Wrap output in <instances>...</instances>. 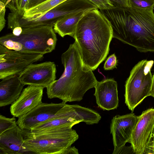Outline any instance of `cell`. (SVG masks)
<instances>
[{"instance_id":"cell-1","label":"cell","mask_w":154,"mask_h":154,"mask_svg":"<svg viewBox=\"0 0 154 154\" xmlns=\"http://www.w3.org/2000/svg\"><path fill=\"white\" fill-rule=\"evenodd\" d=\"M153 9L114 6L100 11L111 23L113 38L146 53L154 52Z\"/></svg>"},{"instance_id":"cell-7","label":"cell","mask_w":154,"mask_h":154,"mask_svg":"<svg viewBox=\"0 0 154 154\" xmlns=\"http://www.w3.org/2000/svg\"><path fill=\"white\" fill-rule=\"evenodd\" d=\"M153 60L139 61L132 68L125 85V102L133 112L146 97L150 96L153 75L151 70Z\"/></svg>"},{"instance_id":"cell-19","label":"cell","mask_w":154,"mask_h":154,"mask_svg":"<svg viewBox=\"0 0 154 154\" xmlns=\"http://www.w3.org/2000/svg\"><path fill=\"white\" fill-rule=\"evenodd\" d=\"M66 0H48L29 9L25 10L23 14H20L23 18L28 19L37 18L44 15L50 9Z\"/></svg>"},{"instance_id":"cell-20","label":"cell","mask_w":154,"mask_h":154,"mask_svg":"<svg viewBox=\"0 0 154 154\" xmlns=\"http://www.w3.org/2000/svg\"><path fill=\"white\" fill-rule=\"evenodd\" d=\"M29 0H12L6 6L11 12L17 11L20 14H23L25 9Z\"/></svg>"},{"instance_id":"cell-30","label":"cell","mask_w":154,"mask_h":154,"mask_svg":"<svg viewBox=\"0 0 154 154\" xmlns=\"http://www.w3.org/2000/svg\"><path fill=\"white\" fill-rule=\"evenodd\" d=\"M78 150L75 147L70 146L64 152L63 154H78Z\"/></svg>"},{"instance_id":"cell-14","label":"cell","mask_w":154,"mask_h":154,"mask_svg":"<svg viewBox=\"0 0 154 154\" xmlns=\"http://www.w3.org/2000/svg\"><path fill=\"white\" fill-rule=\"evenodd\" d=\"M44 88L41 87L28 85L23 89L19 98L11 104V114L18 118L42 103Z\"/></svg>"},{"instance_id":"cell-17","label":"cell","mask_w":154,"mask_h":154,"mask_svg":"<svg viewBox=\"0 0 154 154\" xmlns=\"http://www.w3.org/2000/svg\"><path fill=\"white\" fill-rule=\"evenodd\" d=\"M19 74L6 77L0 82V107L11 104L21 94L25 85L19 79Z\"/></svg>"},{"instance_id":"cell-6","label":"cell","mask_w":154,"mask_h":154,"mask_svg":"<svg viewBox=\"0 0 154 154\" xmlns=\"http://www.w3.org/2000/svg\"><path fill=\"white\" fill-rule=\"evenodd\" d=\"M96 9H98L97 7L89 0H67L35 19L23 18L15 11L8 15V28L12 31L17 26L24 28L46 25L53 27L58 20L67 14Z\"/></svg>"},{"instance_id":"cell-4","label":"cell","mask_w":154,"mask_h":154,"mask_svg":"<svg viewBox=\"0 0 154 154\" xmlns=\"http://www.w3.org/2000/svg\"><path fill=\"white\" fill-rule=\"evenodd\" d=\"M18 36L12 33L0 38V44L7 48L21 52L44 55L55 48L57 38L53 27L40 26L22 28Z\"/></svg>"},{"instance_id":"cell-29","label":"cell","mask_w":154,"mask_h":154,"mask_svg":"<svg viewBox=\"0 0 154 154\" xmlns=\"http://www.w3.org/2000/svg\"><path fill=\"white\" fill-rule=\"evenodd\" d=\"M48 0H29L25 10L29 9Z\"/></svg>"},{"instance_id":"cell-8","label":"cell","mask_w":154,"mask_h":154,"mask_svg":"<svg viewBox=\"0 0 154 154\" xmlns=\"http://www.w3.org/2000/svg\"><path fill=\"white\" fill-rule=\"evenodd\" d=\"M43 55L11 50L0 44V79L19 74L29 65L42 60Z\"/></svg>"},{"instance_id":"cell-18","label":"cell","mask_w":154,"mask_h":154,"mask_svg":"<svg viewBox=\"0 0 154 154\" xmlns=\"http://www.w3.org/2000/svg\"><path fill=\"white\" fill-rule=\"evenodd\" d=\"M88 11L73 13L63 17L55 23L54 32L63 38L66 35L73 37L78 22Z\"/></svg>"},{"instance_id":"cell-27","label":"cell","mask_w":154,"mask_h":154,"mask_svg":"<svg viewBox=\"0 0 154 154\" xmlns=\"http://www.w3.org/2000/svg\"><path fill=\"white\" fill-rule=\"evenodd\" d=\"M115 7L126 8L131 7L128 0H110Z\"/></svg>"},{"instance_id":"cell-25","label":"cell","mask_w":154,"mask_h":154,"mask_svg":"<svg viewBox=\"0 0 154 154\" xmlns=\"http://www.w3.org/2000/svg\"><path fill=\"white\" fill-rule=\"evenodd\" d=\"M6 6L5 4L0 1V32L5 26L6 20L5 19Z\"/></svg>"},{"instance_id":"cell-28","label":"cell","mask_w":154,"mask_h":154,"mask_svg":"<svg viewBox=\"0 0 154 154\" xmlns=\"http://www.w3.org/2000/svg\"><path fill=\"white\" fill-rule=\"evenodd\" d=\"M143 154H154V140L153 138L146 147Z\"/></svg>"},{"instance_id":"cell-15","label":"cell","mask_w":154,"mask_h":154,"mask_svg":"<svg viewBox=\"0 0 154 154\" xmlns=\"http://www.w3.org/2000/svg\"><path fill=\"white\" fill-rule=\"evenodd\" d=\"M97 104L103 110H110L118 106L117 85L113 79L97 81L94 87Z\"/></svg>"},{"instance_id":"cell-33","label":"cell","mask_w":154,"mask_h":154,"mask_svg":"<svg viewBox=\"0 0 154 154\" xmlns=\"http://www.w3.org/2000/svg\"><path fill=\"white\" fill-rule=\"evenodd\" d=\"M12 0H8L6 3L5 4V6L7 5V4H8Z\"/></svg>"},{"instance_id":"cell-26","label":"cell","mask_w":154,"mask_h":154,"mask_svg":"<svg viewBox=\"0 0 154 154\" xmlns=\"http://www.w3.org/2000/svg\"><path fill=\"white\" fill-rule=\"evenodd\" d=\"M131 153H135L131 145L129 146H126L125 145L118 149H114L112 153L113 154Z\"/></svg>"},{"instance_id":"cell-13","label":"cell","mask_w":154,"mask_h":154,"mask_svg":"<svg viewBox=\"0 0 154 154\" xmlns=\"http://www.w3.org/2000/svg\"><path fill=\"white\" fill-rule=\"evenodd\" d=\"M82 122H83V119L77 112L72 105L66 104L52 118L30 130L38 131L62 128H72L73 126Z\"/></svg>"},{"instance_id":"cell-21","label":"cell","mask_w":154,"mask_h":154,"mask_svg":"<svg viewBox=\"0 0 154 154\" xmlns=\"http://www.w3.org/2000/svg\"><path fill=\"white\" fill-rule=\"evenodd\" d=\"M16 122L15 117L14 116L10 118L0 115V134L16 127L17 125Z\"/></svg>"},{"instance_id":"cell-16","label":"cell","mask_w":154,"mask_h":154,"mask_svg":"<svg viewBox=\"0 0 154 154\" xmlns=\"http://www.w3.org/2000/svg\"><path fill=\"white\" fill-rule=\"evenodd\" d=\"M0 154H28L22 130L18 125L0 134Z\"/></svg>"},{"instance_id":"cell-5","label":"cell","mask_w":154,"mask_h":154,"mask_svg":"<svg viewBox=\"0 0 154 154\" xmlns=\"http://www.w3.org/2000/svg\"><path fill=\"white\" fill-rule=\"evenodd\" d=\"M24 146L28 154H63L79 138L72 128L38 131L22 130Z\"/></svg>"},{"instance_id":"cell-22","label":"cell","mask_w":154,"mask_h":154,"mask_svg":"<svg viewBox=\"0 0 154 154\" xmlns=\"http://www.w3.org/2000/svg\"><path fill=\"white\" fill-rule=\"evenodd\" d=\"M131 7L142 9L153 8L154 0H128Z\"/></svg>"},{"instance_id":"cell-23","label":"cell","mask_w":154,"mask_h":154,"mask_svg":"<svg viewBox=\"0 0 154 154\" xmlns=\"http://www.w3.org/2000/svg\"><path fill=\"white\" fill-rule=\"evenodd\" d=\"M98 7L100 10L109 9L114 6L110 0H89Z\"/></svg>"},{"instance_id":"cell-24","label":"cell","mask_w":154,"mask_h":154,"mask_svg":"<svg viewBox=\"0 0 154 154\" xmlns=\"http://www.w3.org/2000/svg\"><path fill=\"white\" fill-rule=\"evenodd\" d=\"M118 61L114 54L110 55L104 63L103 68L105 70H112L116 68Z\"/></svg>"},{"instance_id":"cell-2","label":"cell","mask_w":154,"mask_h":154,"mask_svg":"<svg viewBox=\"0 0 154 154\" xmlns=\"http://www.w3.org/2000/svg\"><path fill=\"white\" fill-rule=\"evenodd\" d=\"M98 9L88 11L83 16L73 37L84 65L92 71L106 58L113 38L111 23Z\"/></svg>"},{"instance_id":"cell-34","label":"cell","mask_w":154,"mask_h":154,"mask_svg":"<svg viewBox=\"0 0 154 154\" xmlns=\"http://www.w3.org/2000/svg\"><path fill=\"white\" fill-rule=\"evenodd\" d=\"M8 0H0V1H2L3 2H4L5 4L7 2Z\"/></svg>"},{"instance_id":"cell-3","label":"cell","mask_w":154,"mask_h":154,"mask_svg":"<svg viewBox=\"0 0 154 154\" xmlns=\"http://www.w3.org/2000/svg\"><path fill=\"white\" fill-rule=\"evenodd\" d=\"M61 58L64 71L59 79L46 88L48 97L58 98L65 103L80 101L88 90L94 88L97 81L92 71L84 65L75 42Z\"/></svg>"},{"instance_id":"cell-9","label":"cell","mask_w":154,"mask_h":154,"mask_svg":"<svg viewBox=\"0 0 154 154\" xmlns=\"http://www.w3.org/2000/svg\"><path fill=\"white\" fill-rule=\"evenodd\" d=\"M154 130V109L143 111L138 116L137 123L128 142L136 154H143L145 149L153 138Z\"/></svg>"},{"instance_id":"cell-12","label":"cell","mask_w":154,"mask_h":154,"mask_svg":"<svg viewBox=\"0 0 154 154\" xmlns=\"http://www.w3.org/2000/svg\"><path fill=\"white\" fill-rule=\"evenodd\" d=\"M138 116L131 113L122 116L116 115L113 118L110 129L114 149H118L128 142Z\"/></svg>"},{"instance_id":"cell-11","label":"cell","mask_w":154,"mask_h":154,"mask_svg":"<svg viewBox=\"0 0 154 154\" xmlns=\"http://www.w3.org/2000/svg\"><path fill=\"white\" fill-rule=\"evenodd\" d=\"M66 104L42 103L26 114L18 117L17 125L22 130H31L52 118Z\"/></svg>"},{"instance_id":"cell-10","label":"cell","mask_w":154,"mask_h":154,"mask_svg":"<svg viewBox=\"0 0 154 154\" xmlns=\"http://www.w3.org/2000/svg\"><path fill=\"white\" fill-rule=\"evenodd\" d=\"M56 71V66L54 62L32 63L19 74V78L24 85L47 88L55 80Z\"/></svg>"},{"instance_id":"cell-32","label":"cell","mask_w":154,"mask_h":154,"mask_svg":"<svg viewBox=\"0 0 154 154\" xmlns=\"http://www.w3.org/2000/svg\"><path fill=\"white\" fill-rule=\"evenodd\" d=\"M150 96L154 98V73L153 75V79L151 90L150 92Z\"/></svg>"},{"instance_id":"cell-35","label":"cell","mask_w":154,"mask_h":154,"mask_svg":"<svg viewBox=\"0 0 154 154\" xmlns=\"http://www.w3.org/2000/svg\"><path fill=\"white\" fill-rule=\"evenodd\" d=\"M153 139L154 140V130L153 134Z\"/></svg>"},{"instance_id":"cell-31","label":"cell","mask_w":154,"mask_h":154,"mask_svg":"<svg viewBox=\"0 0 154 154\" xmlns=\"http://www.w3.org/2000/svg\"><path fill=\"white\" fill-rule=\"evenodd\" d=\"M23 30V28L19 26L15 27L12 30V33L15 36L20 35L21 33Z\"/></svg>"}]
</instances>
